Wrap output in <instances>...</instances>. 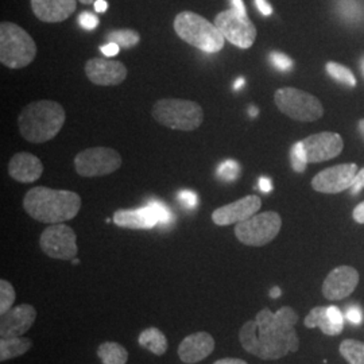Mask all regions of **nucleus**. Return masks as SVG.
<instances>
[{"label": "nucleus", "instance_id": "obj_7", "mask_svg": "<svg viewBox=\"0 0 364 364\" xmlns=\"http://www.w3.org/2000/svg\"><path fill=\"white\" fill-rule=\"evenodd\" d=\"M274 102L278 109L297 122H314L323 117L321 102L308 92L297 88H281L275 92Z\"/></svg>", "mask_w": 364, "mask_h": 364}, {"label": "nucleus", "instance_id": "obj_13", "mask_svg": "<svg viewBox=\"0 0 364 364\" xmlns=\"http://www.w3.org/2000/svg\"><path fill=\"white\" fill-rule=\"evenodd\" d=\"M308 164H318L338 156L343 151V139L336 132L313 134L301 141Z\"/></svg>", "mask_w": 364, "mask_h": 364}, {"label": "nucleus", "instance_id": "obj_9", "mask_svg": "<svg viewBox=\"0 0 364 364\" xmlns=\"http://www.w3.org/2000/svg\"><path fill=\"white\" fill-rule=\"evenodd\" d=\"M122 156L109 147H91L75 156V169L78 176L92 178L112 174L122 166Z\"/></svg>", "mask_w": 364, "mask_h": 364}, {"label": "nucleus", "instance_id": "obj_45", "mask_svg": "<svg viewBox=\"0 0 364 364\" xmlns=\"http://www.w3.org/2000/svg\"><path fill=\"white\" fill-rule=\"evenodd\" d=\"M213 364H247L245 360L240 359H234V358H227V359H220Z\"/></svg>", "mask_w": 364, "mask_h": 364}, {"label": "nucleus", "instance_id": "obj_16", "mask_svg": "<svg viewBox=\"0 0 364 364\" xmlns=\"http://www.w3.org/2000/svg\"><path fill=\"white\" fill-rule=\"evenodd\" d=\"M359 284V273L351 266H338L326 275L323 294L326 299L338 301L351 296Z\"/></svg>", "mask_w": 364, "mask_h": 364}, {"label": "nucleus", "instance_id": "obj_44", "mask_svg": "<svg viewBox=\"0 0 364 364\" xmlns=\"http://www.w3.org/2000/svg\"><path fill=\"white\" fill-rule=\"evenodd\" d=\"M231 3H232V9L236 10V11H239V13L242 14H247L246 13V6H245V1H243V0H231Z\"/></svg>", "mask_w": 364, "mask_h": 364}, {"label": "nucleus", "instance_id": "obj_20", "mask_svg": "<svg viewBox=\"0 0 364 364\" xmlns=\"http://www.w3.org/2000/svg\"><path fill=\"white\" fill-rule=\"evenodd\" d=\"M43 173V165L38 156L30 153H18L9 162V174L15 181L30 183L37 181Z\"/></svg>", "mask_w": 364, "mask_h": 364}, {"label": "nucleus", "instance_id": "obj_48", "mask_svg": "<svg viewBox=\"0 0 364 364\" xmlns=\"http://www.w3.org/2000/svg\"><path fill=\"white\" fill-rule=\"evenodd\" d=\"M250 115H251V117H257V115H258V109H257L255 107H251V108H250Z\"/></svg>", "mask_w": 364, "mask_h": 364}, {"label": "nucleus", "instance_id": "obj_50", "mask_svg": "<svg viewBox=\"0 0 364 364\" xmlns=\"http://www.w3.org/2000/svg\"><path fill=\"white\" fill-rule=\"evenodd\" d=\"M81 4H92V3H95L96 0H78Z\"/></svg>", "mask_w": 364, "mask_h": 364}, {"label": "nucleus", "instance_id": "obj_26", "mask_svg": "<svg viewBox=\"0 0 364 364\" xmlns=\"http://www.w3.org/2000/svg\"><path fill=\"white\" fill-rule=\"evenodd\" d=\"M336 11L348 23H358L363 19V6L359 0H336Z\"/></svg>", "mask_w": 364, "mask_h": 364}, {"label": "nucleus", "instance_id": "obj_52", "mask_svg": "<svg viewBox=\"0 0 364 364\" xmlns=\"http://www.w3.org/2000/svg\"><path fill=\"white\" fill-rule=\"evenodd\" d=\"M72 262H73V264H78V262H80V260L75 258V259L72 260Z\"/></svg>", "mask_w": 364, "mask_h": 364}, {"label": "nucleus", "instance_id": "obj_23", "mask_svg": "<svg viewBox=\"0 0 364 364\" xmlns=\"http://www.w3.org/2000/svg\"><path fill=\"white\" fill-rule=\"evenodd\" d=\"M33 346V341L26 338H10L0 340V360L6 362L14 358L22 356Z\"/></svg>", "mask_w": 364, "mask_h": 364}, {"label": "nucleus", "instance_id": "obj_41", "mask_svg": "<svg viewBox=\"0 0 364 364\" xmlns=\"http://www.w3.org/2000/svg\"><path fill=\"white\" fill-rule=\"evenodd\" d=\"M352 216H353V220L356 221V223L364 224V201L360 203L356 208L353 209Z\"/></svg>", "mask_w": 364, "mask_h": 364}, {"label": "nucleus", "instance_id": "obj_1", "mask_svg": "<svg viewBox=\"0 0 364 364\" xmlns=\"http://www.w3.org/2000/svg\"><path fill=\"white\" fill-rule=\"evenodd\" d=\"M299 316L293 308L284 306L277 313L262 309L255 320L247 321L239 332L246 351L263 360H275L299 351V340L294 326Z\"/></svg>", "mask_w": 364, "mask_h": 364}, {"label": "nucleus", "instance_id": "obj_46", "mask_svg": "<svg viewBox=\"0 0 364 364\" xmlns=\"http://www.w3.org/2000/svg\"><path fill=\"white\" fill-rule=\"evenodd\" d=\"M245 82H246V80L243 77L237 78L236 81H235L234 84V90L235 91H239L242 87H245Z\"/></svg>", "mask_w": 364, "mask_h": 364}, {"label": "nucleus", "instance_id": "obj_49", "mask_svg": "<svg viewBox=\"0 0 364 364\" xmlns=\"http://www.w3.org/2000/svg\"><path fill=\"white\" fill-rule=\"evenodd\" d=\"M359 131H360V134L363 135L364 138V119H362V120L359 122Z\"/></svg>", "mask_w": 364, "mask_h": 364}, {"label": "nucleus", "instance_id": "obj_43", "mask_svg": "<svg viewBox=\"0 0 364 364\" xmlns=\"http://www.w3.org/2000/svg\"><path fill=\"white\" fill-rule=\"evenodd\" d=\"M93 6H95L96 13H105L107 9H108V3H107L105 0H96V1L93 3Z\"/></svg>", "mask_w": 364, "mask_h": 364}, {"label": "nucleus", "instance_id": "obj_25", "mask_svg": "<svg viewBox=\"0 0 364 364\" xmlns=\"http://www.w3.org/2000/svg\"><path fill=\"white\" fill-rule=\"evenodd\" d=\"M97 356L103 364H126L129 360L127 350L114 341L103 343L97 348Z\"/></svg>", "mask_w": 364, "mask_h": 364}, {"label": "nucleus", "instance_id": "obj_36", "mask_svg": "<svg viewBox=\"0 0 364 364\" xmlns=\"http://www.w3.org/2000/svg\"><path fill=\"white\" fill-rule=\"evenodd\" d=\"M78 22L85 30H95L99 25V18L95 14L84 11V13L80 14Z\"/></svg>", "mask_w": 364, "mask_h": 364}, {"label": "nucleus", "instance_id": "obj_34", "mask_svg": "<svg viewBox=\"0 0 364 364\" xmlns=\"http://www.w3.org/2000/svg\"><path fill=\"white\" fill-rule=\"evenodd\" d=\"M270 61L281 72H289L293 68V60L290 57H287V54H284V53H270Z\"/></svg>", "mask_w": 364, "mask_h": 364}, {"label": "nucleus", "instance_id": "obj_47", "mask_svg": "<svg viewBox=\"0 0 364 364\" xmlns=\"http://www.w3.org/2000/svg\"><path fill=\"white\" fill-rule=\"evenodd\" d=\"M281 296V289L279 287H273L270 291V297L272 299H278Z\"/></svg>", "mask_w": 364, "mask_h": 364}, {"label": "nucleus", "instance_id": "obj_12", "mask_svg": "<svg viewBox=\"0 0 364 364\" xmlns=\"http://www.w3.org/2000/svg\"><path fill=\"white\" fill-rule=\"evenodd\" d=\"M358 166L355 164H343L320 171L312 180L313 189L320 193H340L351 189Z\"/></svg>", "mask_w": 364, "mask_h": 364}, {"label": "nucleus", "instance_id": "obj_15", "mask_svg": "<svg viewBox=\"0 0 364 364\" xmlns=\"http://www.w3.org/2000/svg\"><path fill=\"white\" fill-rule=\"evenodd\" d=\"M262 207V200L258 196H246L235 203L227 204L224 207L216 209L212 213V220L216 225H231V224H237L242 221L248 220Z\"/></svg>", "mask_w": 364, "mask_h": 364}, {"label": "nucleus", "instance_id": "obj_27", "mask_svg": "<svg viewBox=\"0 0 364 364\" xmlns=\"http://www.w3.org/2000/svg\"><path fill=\"white\" fill-rule=\"evenodd\" d=\"M341 356L350 364H364V343L358 340H344L340 344Z\"/></svg>", "mask_w": 364, "mask_h": 364}, {"label": "nucleus", "instance_id": "obj_18", "mask_svg": "<svg viewBox=\"0 0 364 364\" xmlns=\"http://www.w3.org/2000/svg\"><path fill=\"white\" fill-rule=\"evenodd\" d=\"M31 10L45 23L64 22L77 9V0H30Z\"/></svg>", "mask_w": 364, "mask_h": 364}, {"label": "nucleus", "instance_id": "obj_6", "mask_svg": "<svg viewBox=\"0 0 364 364\" xmlns=\"http://www.w3.org/2000/svg\"><path fill=\"white\" fill-rule=\"evenodd\" d=\"M153 117L171 130L195 131L203 124L204 111L191 100L161 99L153 107Z\"/></svg>", "mask_w": 364, "mask_h": 364}, {"label": "nucleus", "instance_id": "obj_8", "mask_svg": "<svg viewBox=\"0 0 364 364\" xmlns=\"http://www.w3.org/2000/svg\"><path fill=\"white\" fill-rule=\"evenodd\" d=\"M282 227L281 216L277 212L257 213L248 220L237 223L235 235L237 240L246 246H266L277 237Z\"/></svg>", "mask_w": 364, "mask_h": 364}, {"label": "nucleus", "instance_id": "obj_28", "mask_svg": "<svg viewBox=\"0 0 364 364\" xmlns=\"http://www.w3.org/2000/svg\"><path fill=\"white\" fill-rule=\"evenodd\" d=\"M108 42H114L119 45L120 48L124 49H131L134 46H136L141 41V36L138 31L130 30V28H123V30H114L111 33H108L107 36Z\"/></svg>", "mask_w": 364, "mask_h": 364}, {"label": "nucleus", "instance_id": "obj_19", "mask_svg": "<svg viewBox=\"0 0 364 364\" xmlns=\"http://www.w3.org/2000/svg\"><path fill=\"white\" fill-rule=\"evenodd\" d=\"M215 350V340L207 332H197L183 338L178 356L183 363L195 364L204 360Z\"/></svg>", "mask_w": 364, "mask_h": 364}, {"label": "nucleus", "instance_id": "obj_2", "mask_svg": "<svg viewBox=\"0 0 364 364\" xmlns=\"http://www.w3.org/2000/svg\"><path fill=\"white\" fill-rule=\"evenodd\" d=\"M23 208L30 218L46 224H61L77 216L81 197L76 192L37 186L27 192Z\"/></svg>", "mask_w": 364, "mask_h": 364}, {"label": "nucleus", "instance_id": "obj_21", "mask_svg": "<svg viewBox=\"0 0 364 364\" xmlns=\"http://www.w3.org/2000/svg\"><path fill=\"white\" fill-rule=\"evenodd\" d=\"M117 227L129 230H151L158 225L156 215L149 205L138 209H119L114 213Z\"/></svg>", "mask_w": 364, "mask_h": 364}, {"label": "nucleus", "instance_id": "obj_17", "mask_svg": "<svg viewBox=\"0 0 364 364\" xmlns=\"http://www.w3.org/2000/svg\"><path fill=\"white\" fill-rule=\"evenodd\" d=\"M37 318V311L33 305L22 304L1 314L0 336L1 338H19L25 335Z\"/></svg>", "mask_w": 364, "mask_h": 364}, {"label": "nucleus", "instance_id": "obj_24", "mask_svg": "<svg viewBox=\"0 0 364 364\" xmlns=\"http://www.w3.org/2000/svg\"><path fill=\"white\" fill-rule=\"evenodd\" d=\"M138 343L141 347L153 352L154 355H164L168 350V340L158 328H147L139 335Z\"/></svg>", "mask_w": 364, "mask_h": 364}, {"label": "nucleus", "instance_id": "obj_22", "mask_svg": "<svg viewBox=\"0 0 364 364\" xmlns=\"http://www.w3.org/2000/svg\"><path fill=\"white\" fill-rule=\"evenodd\" d=\"M328 306H316L309 314L305 317L304 324L306 328H320L323 333L328 336H338L341 333L344 326L335 324L326 312Z\"/></svg>", "mask_w": 364, "mask_h": 364}, {"label": "nucleus", "instance_id": "obj_31", "mask_svg": "<svg viewBox=\"0 0 364 364\" xmlns=\"http://www.w3.org/2000/svg\"><path fill=\"white\" fill-rule=\"evenodd\" d=\"M290 161H291V166L294 171L297 173H302L306 169V165H308V159L305 156V151H304V147L301 141L294 144L290 150Z\"/></svg>", "mask_w": 364, "mask_h": 364}, {"label": "nucleus", "instance_id": "obj_4", "mask_svg": "<svg viewBox=\"0 0 364 364\" xmlns=\"http://www.w3.org/2000/svg\"><path fill=\"white\" fill-rule=\"evenodd\" d=\"M174 31L183 42L205 53H219L224 48L220 30L208 19L192 11H182L174 19Z\"/></svg>", "mask_w": 364, "mask_h": 364}, {"label": "nucleus", "instance_id": "obj_38", "mask_svg": "<svg viewBox=\"0 0 364 364\" xmlns=\"http://www.w3.org/2000/svg\"><path fill=\"white\" fill-rule=\"evenodd\" d=\"M364 188V168L360 170V171H358L356 173V176H355V180H353V183H352L351 186V193L352 195H358L362 189Z\"/></svg>", "mask_w": 364, "mask_h": 364}, {"label": "nucleus", "instance_id": "obj_33", "mask_svg": "<svg viewBox=\"0 0 364 364\" xmlns=\"http://www.w3.org/2000/svg\"><path fill=\"white\" fill-rule=\"evenodd\" d=\"M147 205L153 209L156 220H158V225H166L173 219L171 210L164 203H161V201H150Z\"/></svg>", "mask_w": 364, "mask_h": 364}, {"label": "nucleus", "instance_id": "obj_11", "mask_svg": "<svg viewBox=\"0 0 364 364\" xmlns=\"http://www.w3.org/2000/svg\"><path fill=\"white\" fill-rule=\"evenodd\" d=\"M77 236L65 224H52L39 237V247L49 258L73 260L77 255Z\"/></svg>", "mask_w": 364, "mask_h": 364}, {"label": "nucleus", "instance_id": "obj_10", "mask_svg": "<svg viewBox=\"0 0 364 364\" xmlns=\"http://www.w3.org/2000/svg\"><path fill=\"white\" fill-rule=\"evenodd\" d=\"M215 25L224 38L240 49H250L257 38V28L247 14L239 13L234 9L218 14Z\"/></svg>", "mask_w": 364, "mask_h": 364}, {"label": "nucleus", "instance_id": "obj_14", "mask_svg": "<svg viewBox=\"0 0 364 364\" xmlns=\"http://www.w3.org/2000/svg\"><path fill=\"white\" fill-rule=\"evenodd\" d=\"M84 69L92 84L100 87L119 85L127 78V68L117 60L92 58L87 61Z\"/></svg>", "mask_w": 364, "mask_h": 364}, {"label": "nucleus", "instance_id": "obj_42", "mask_svg": "<svg viewBox=\"0 0 364 364\" xmlns=\"http://www.w3.org/2000/svg\"><path fill=\"white\" fill-rule=\"evenodd\" d=\"M259 189L263 192V193H269V192H272V189H273V183L270 181V178H267V177H260Z\"/></svg>", "mask_w": 364, "mask_h": 364}, {"label": "nucleus", "instance_id": "obj_29", "mask_svg": "<svg viewBox=\"0 0 364 364\" xmlns=\"http://www.w3.org/2000/svg\"><path fill=\"white\" fill-rule=\"evenodd\" d=\"M326 73L333 80H336L340 84L348 85L351 88L356 85V78H355L353 73L347 66L331 61V63L326 64Z\"/></svg>", "mask_w": 364, "mask_h": 364}, {"label": "nucleus", "instance_id": "obj_39", "mask_svg": "<svg viewBox=\"0 0 364 364\" xmlns=\"http://www.w3.org/2000/svg\"><path fill=\"white\" fill-rule=\"evenodd\" d=\"M255 6L259 10L260 14L264 16H270L273 14V7L270 6V3L267 0H255Z\"/></svg>", "mask_w": 364, "mask_h": 364}, {"label": "nucleus", "instance_id": "obj_37", "mask_svg": "<svg viewBox=\"0 0 364 364\" xmlns=\"http://www.w3.org/2000/svg\"><path fill=\"white\" fill-rule=\"evenodd\" d=\"M347 318H348V321H350L351 324L359 326V324L362 323V320H363V313H362V311H360L358 306H351V308L348 309V312H347Z\"/></svg>", "mask_w": 364, "mask_h": 364}, {"label": "nucleus", "instance_id": "obj_5", "mask_svg": "<svg viewBox=\"0 0 364 364\" xmlns=\"http://www.w3.org/2000/svg\"><path fill=\"white\" fill-rule=\"evenodd\" d=\"M37 57L34 39L22 27L11 22L0 25V63L10 69H22Z\"/></svg>", "mask_w": 364, "mask_h": 364}, {"label": "nucleus", "instance_id": "obj_40", "mask_svg": "<svg viewBox=\"0 0 364 364\" xmlns=\"http://www.w3.org/2000/svg\"><path fill=\"white\" fill-rule=\"evenodd\" d=\"M100 50L105 54V57H114L120 50V46L117 45V43H114V42H108L107 45L100 48Z\"/></svg>", "mask_w": 364, "mask_h": 364}, {"label": "nucleus", "instance_id": "obj_3", "mask_svg": "<svg viewBox=\"0 0 364 364\" xmlns=\"http://www.w3.org/2000/svg\"><path fill=\"white\" fill-rule=\"evenodd\" d=\"M64 107L52 100L27 105L18 117L21 135L31 144H45L58 135L65 123Z\"/></svg>", "mask_w": 364, "mask_h": 364}, {"label": "nucleus", "instance_id": "obj_32", "mask_svg": "<svg viewBox=\"0 0 364 364\" xmlns=\"http://www.w3.org/2000/svg\"><path fill=\"white\" fill-rule=\"evenodd\" d=\"M240 173V165L234 159H225L218 169V176L224 181H234Z\"/></svg>", "mask_w": 364, "mask_h": 364}, {"label": "nucleus", "instance_id": "obj_35", "mask_svg": "<svg viewBox=\"0 0 364 364\" xmlns=\"http://www.w3.org/2000/svg\"><path fill=\"white\" fill-rule=\"evenodd\" d=\"M178 200L185 208L193 209L198 204V196L196 195L192 191H181L178 193Z\"/></svg>", "mask_w": 364, "mask_h": 364}, {"label": "nucleus", "instance_id": "obj_51", "mask_svg": "<svg viewBox=\"0 0 364 364\" xmlns=\"http://www.w3.org/2000/svg\"><path fill=\"white\" fill-rule=\"evenodd\" d=\"M360 68H362V72H363L364 75V57L362 58V61H360Z\"/></svg>", "mask_w": 364, "mask_h": 364}, {"label": "nucleus", "instance_id": "obj_30", "mask_svg": "<svg viewBox=\"0 0 364 364\" xmlns=\"http://www.w3.org/2000/svg\"><path fill=\"white\" fill-rule=\"evenodd\" d=\"M15 297L16 296H15V289L13 285L9 281L1 279L0 281V314L9 312L13 308Z\"/></svg>", "mask_w": 364, "mask_h": 364}]
</instances>
